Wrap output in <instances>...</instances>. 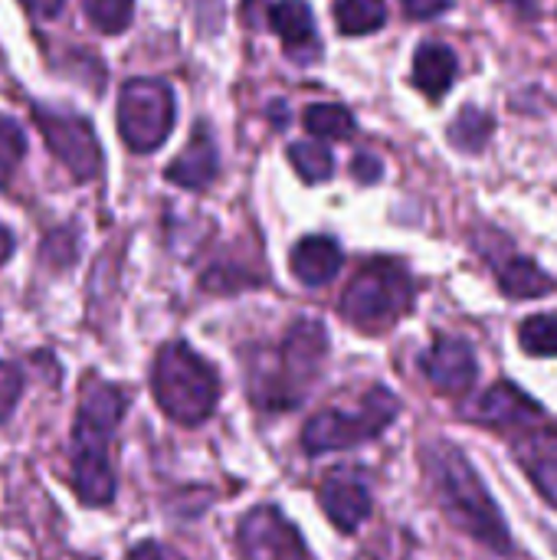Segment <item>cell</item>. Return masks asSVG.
Wrapping results in <instances>:
<instances>
[{
	"mask_svg": "<svg viewBox=\"0 0 557 560\" xmlns=\"http://www.w3.org/2000/svg\"><path fill=\"white\" fill-rule=\"evenodd\" d=\"M128 410V397L105 381H89L72 427V489L85 505H108L115 499V472L108 463V440Z\"/></svg>",
	"mask_w": 557,
	"mask_h": 560,
	"instance_id": "cell-1",
	"label": "cell"
},
{
	"mask_svg": "<svg viewBox=\"0 0 557 560\" xmlns=\"http://www.w3.org/2000/svg\"><path fill=\"white\" fill-rule=\"evenodd\" d=\"M427 469H430V479H433V489L446 518L463 535L486 545L489 551L509 555L512 551L509 525L499 505L492 502V495L486 492L479 472L466 459V453H460L450 443H437L427 450Z\"/></svg>",
	"mask_w": 557,
	"mask_h": 560,
	"instance_id": "cell-2",
	"label": "cell"
},
{
	"mask_svg": "<svg viewBox=\"0 0 557 560\" xmlns=\"http://www.w3.org/2000/svg\"><path fill=\"white\" fill-rule=\"evenodd\" d=\"M151 394L161 413L174 423H204L220 400L217 371L184 341L164 345L151 368Z\"/></svg>",
	"mask_w": 557,
	"mask_h": 560,
	"instance_id": "cell-3",
	"label": "cell"
},
{
	"mask_svg": "<svg viewBox=\"0 0 557 560\" xmlns=\"http://www.w3.org/2000/svg\"><path fill=\"white\" fill-rule=\"evenodd\" d=\"M328 351V335L322 322H299L276 358H263V368L253 371V400L263 410H289L299 407L305 390L315 384L322 371V358Z\"/></svg>",
	"mask_w": 557,
	"mask_h": 560,
	"instance_id": "cell-4",
	"label": "cell"
},
{
	"mask_svg": "<svg viewBox=\"0 0 557 560\" xmlns=\"http://www.w3.org/2000/svg\"><path fill=\"white\" fill-rule=\"evenodd\" d=\"M414 302L410 272L394 259L368 262L341 295V315L364 331H381L394 325Z\"/></svg>",
	"mask_w": 557,
	"mask_h": 560,
	"instance_id": "cell-5",
	"label": "cell"
},
{
	"mask_svg": "<svg viewBox=\"0 0 557 560\" xmlns=\"http://www.w3.org/2000/svg\"><path fill=\"white\" fill-rule=\"evenodd\" d=\"M397 413H401V400L387 387H374L355 413L322 410L318 417H312L302 433V446L315 456L335 450H355L381 436L397 420Z\"/></svg>",
	"mask_w": 557,
	"mask_h": 560,
	"instance_id": "cell-6",
	"label": "cell"
},
{
	"mask_svg": "<svg viewBox=\"0 0 557 560\" xmlns=\"http://www.w3.org/2000/svg\"><path fill=\"white\" fill-rule=\"evenodd\" d=\"M118 135L121 141L138 151H158L174 128V92L164 79H131L118 92Z\"/></svg>",
	"mask_w": 557,
	"mask_h": 560,
	"instance_id": "cell-7",
	"label": "cell"
},
{
	"mask_svg": "<svg viewBox=\"0 0 557 560\" xmlns=\"http://www.w3.org/2000/svg\"><path fill=\"white\" fill-rule=\"evenodd\" d=\"M36 125L46 141V148L62 161V167L76 180H92L102 171V148L92 131V125L72 112L59 108H36Z\"/></svg>",
	"mask_w": 557,
	"mask_h": 560,
	"instance_id": "cell-8",
	"label": "cell"
},
{
	"mask_svg": "<svg viewBox=\"0 0 557 560\" xmlns=\"http://www.w3.org/2000/svg\"><path fill=\"white\" fill-rule=\"evenodd\" d=\"M240 551L246 560H305L299 532L272 505H259L240 522Z\"/></svg>",
	"mask_w": 557,
	"mask_h": 560,
	"instance_id": "cell-9",
	"label": "cell"
},
{
	"mask_svg": "<svg viewBox=\"0 0 557 560\" xmlns=\"http://www.w3.org/2000/svg\"><path fill=\"white\" fill-rule=\"evenodd\" d=\"M420 368L427 381L443 394H466L479 377L476 354L463 338H437V345L423 354Z\"/></svg>",
	"mask_w": 557,
	"mask_h": 560,
	"instance_id": "cell-10",
	"label": "cell"
},
{
	"mask_svg": "<svg viewBox=\"0 0 557 560\" xmlns=\"http://www.w3.org/2000/svg\"><path fill=\"white\" fill-rule=\"evenodd\" d=\"M318 499H322V509H325L328 522H332L338 532H345V535L358 532V528L371 518V492H368L358 479L332 476V479L322 486Z\"/></svg>",
	"mask_w": 557,
	"mask_h": 560,
	"instance_id": "cell-11",
	"label": "cell"
},
{
	"mask_svg": "<svg viewBox=\"0 0 557 560\" xmlns=\"http://www.w3.org/2000/svg\"><path fill=\"white\" fill-rule=\"evenodd\" d=\"M476 420L489 427H535L545 420V410L519 387L512 384H496L473 410Z\"/></svg>",
	"mask_w": 557,
	"mask_h": 560,
	"instance_id": "cell-12",
	"label": "cell"
},
{
	"mask_svg": "<svg viewBox=\"0 0 557 560\" xmlns=\"http://www.w3.org/2000/svg\"><path fill=\"white\" fill-rule=\"evenodd\" d=\"M217 167H220L217 144L210 138L207 125H200L194 131V138L187 141V148L167 164V180L177 187H187V190H200L217 177Z\"/></svg>",
	"mask_w": 557,
	"mask_h": 560,
	"instance_id": "cell-13",
	"label": "cell"
},
{
	"mask_svg": "<svg viewBox=\"0 0 557 560\" xmlns=\"http://www.w3.org/2000/svg\"><path fill=\"white\" fill-rule=\"evenodd\" d=\"M341 262H345V253L332 236H305V240L295 243V249L289 256V266H292L295 279L305 282V285L332 282L341 272Z\"/></svg>",
	"mask_w": 557,
	"mask_h": 560,
	"instance_id": "cell-14",
	"label": "cell"
},
{
	"mask_svg": "<svg viewBox=\"0 0 557 560\" xmlns=\"http://www.w3.org/2000/svg\"><path fill=\"white\" fill-rule=\"evenodd\" d=\"M269 23L282 36L289 56H299V59L315 56V49H318L315 16H312V7L305 0H279V3H272Z\"/></svg>",
	"mask_w": 557,
	"mask_h": 560,
	"instance_id": "cell-15",
	"label": "cell"
},
{
	"mask_svg": "<svg viewBox=\"0 0 557 560\" xmlns=\"http://www.w3.org/2000/svg\"><path fill=\"white\" fill-rule=\"evenodd\" d=\"M456 52L443 43H423L414 56V85L430 95V98H443L450 92V85L456 82Z\"/></svg>",
	"mask_w": 557,
	"mask_h": 560,
	"instance_id": "cell-16",
	"label": "cell"
},
{
	"mask_svg": "<svg viewBox=\"0 0 557 560\" xmlns=\"http://www.w3.org/2000/svg\"><path fill=\"white\" fill-rule=\"evenodd\" d=\"M499 285L509 299H542L555 289V279L532 259H509L499 272Z\"/></svg>",
	"mask_w": 557,
	"mask_h": 560,
	"instance_id": "cell-17",
	"label": "cell"
},
{
	"mask_svg": "<svg viewBox=\"0 0 557 560\" xmlns=\"http://www.w3.org/2000/svg\"><path fill=\"white\" fill-rule=\"evenodd\" d=\"M335 23L345 36L378 33L387 23V3L384 0H338Z\"/></svg>",
	"mask_w": 557,
	"mask_h": 560,
	"instance_id": "cell-18",
	"label": "cell"
},
{
	"mask_svg": "<svg viewBox=\"0 0 557 560\" xmlns=\"http://www.w3.org/2000/svg\"><path fill=\"white\" fill-rule=\"evenodd\" d=\"M302 125L309 135L315 138H325V141H345L355 135V115L345 108V105H335V102H318V105H309L305 115H302Z\"/></svg>",
	"mask_w": 557,
	"mask_h": 560,
	"instance_id": "cell-19",
	"label": "cell"
},
{
	"mask_svg": "<svg viewBox=\"0 0 557 560\" xmlns=\"http://www.w3.org/2000/svg\"><path fill=\"white\" fill-rule=\"evenodd\" d=\"M289 161L305 184H325L335 174V158L322 141H295L289 148Z\"/></svg>",
	"mask_w": 557,
	"mask_h": 560,
	"instance_id": "cell-20",
	"label": "cell"
},
{
	"mask_svg": "<svg viewBox=\"0 0 557 560\" xmlns=\"http://www.w3.org/2000/svg\"><path fill=\"white\" fill-rule=\"evenodd\" d=\"M519 345L532 358H557V315H532L519 328Z\"/></svg>",
	"mask_w": 557,
	"mask_h": 560,
	"instance_id": "cell-21",
	"label": "cell"
},
{
	"mask_svg": "<svg viewBox=\"0 0 557 560\" xmlns=\"http://www.w3.org/2000/svg\"><path fill=\"white\" fill-rule=\"evenodd\" d=\"M492 135V118L483 108H463L450 128V141L463 151H483Z\"/></svg>",
	"mask_w": 557,
	"mask_h": 560,
	"instance_id": "cell-22",
	"label": "cell"
},
{
	"mask_svg": "<svg viewBox=\"0 0 557 560\" xmlns=\"http://www.w3.org/2000/svg\"><path fill=\"white\" fill-rule=\"evenodd\" d=\"M82 10L98 33H125L135 20V0H82Z\"/></svg>",
	"mask_w": 557,
	"mask_h": 560,
	"instance_id": "cell-23",
	"label": "cell"
},
{
	"mask_svg": "<svg viewBox=\"0 0 557 560\" xmlns=\"http://www.w3.org/2000/svg\"><path fill=\"white\" fill-rule=\"evenodd\" d=\"M23 154H26L23 128L10 115H0V187L13 177V171L20 167Z\"/></svg>",
	"mask_w": 557,
	"mask_h": 560,
	"instance_id": "cell-24",
	"label": "cell"
},
{
	"mask_svg": "<svg viewBox=\"0 0 557 560\" xmlns=\"http://www.w3.org/2000/svg\"><path fill=\"white\" fill-rule=\"evenodd\" d=\"M23 394V371L10 361H0V423L13 413Z\"/></svg>",
	"mask_w": 557,
	"mask_h": 560,
	"instance_id": "cell-25",
	"label": "cell"
},
{
	"mask_svg": "<svg viewBox=\"0 0 557 560\" xmlns=\"http://www.w3.org/2000/svg\"><path fill=\"white\" fill-rule=\"evenodd\" d=\"M532 476H535V486H538V492L552 502L557 509V463L555 459H542L535 469H532Z\"/></svg>",
	"mask_w": 557,
	"mask_h": 560,
	"instance_id": "cell-26",
	"label": "cell"
},
{
	"mask_svg": "<svg viewBox=\"0 0 557 560\" xmlns=\"http://www.w3.org/2000/svg\"><path fill=\"white\" fill-rule=\"evenodd\" d=\"M351 174H355V180H358V184H378V180H381V174H384V164H381L374 154L361 151V154L351 161Z\"/></svg>",
	"mask_w": 557,
	"mask_h": 560,
	"instance_id": "cell-27",
	"label": "cell"
},
{
	"mask_svg": "<svg viewBox=\"0 0 557 560\" xmlns=\"http://www.w3.org/2000/svg\"><path fill=\"white\" fill-rule=\"evenodd\" d=\"M128 560H184L174 548L158 545V541H141L138 548L128 551Z\"/></svg>",
	"mask_w": 557,
	"mask_h": 560,
	"instance_id": "cell-28",
	"label": "cell"
},
{
	"mask_svg": "<svg viewBox=\"0 0 557 560\" xmlns=\"http://www.w3.org/2000/svg\"><path fill=\"white\" fill-rule=\"evenodd\" d=\"M401 7L414 20H430V16H440L450 7V0H401Z\"/></svg>",
	"mask_w": 557,
	"mask_h": 560,
	"instance_id": "cell-29",
	"label": "cell"
},
{
	"mask_svg": "<svg viewBox=\"0 0 557 560\" xmlns=\"http://www.w3.org/2000/svg\"><path fill=\"white\" fill-rule=\"evenodd\" d=\"M62 3H66V0H23V7H26L30 13H36V16H43V20L56 16V13L62 10Z\"/></svg>",
	"mask_w": 557,
	"mask_h": 560,
	"instance_id": "cell-30",
	"label": "cell"
},
{
	"mask_svg": "<svg viewBox=\"0 0 557 560\" xmlns=\"http://www.w3.org/2000/svg\"><path fill=\"white\" fill-rule=\"evenodd\" d=\"M10 253H13V236H10L7 226H0V266L10 259Z\"/></svg>",
	"mask_w": 557,
	"mask_h": 560,
	"instance_id": "cell-31",
	"label": "cell"
}]
</instances>
